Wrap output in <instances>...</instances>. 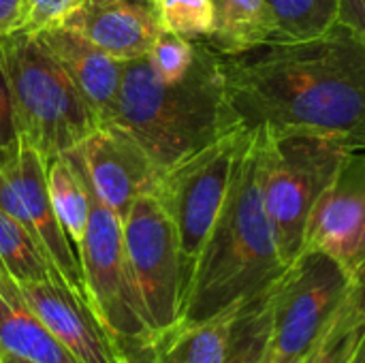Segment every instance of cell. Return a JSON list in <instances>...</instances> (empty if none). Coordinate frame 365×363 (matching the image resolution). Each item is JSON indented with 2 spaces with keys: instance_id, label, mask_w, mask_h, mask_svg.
Listing matches in <instances>:
<instances>
[{
  "instance_id": "6",
  "label": "cell",
  "mask_w": 365,
  "mask_h": 363,
  "mask_svg": "<svg viewBox=\"0 0 365 363\" xmlns=\"http://www.w3.org/2000/svg\"><path fill=\"white\" fill-rule=\"evenodd\" d=\"M349 274L329 255L304 248L272 289V327L265 363H302L353 291Z\"/></svg>"
},
{
  "instance_id": "27",
  "label": "cell",
  "mask_w": 365,
  "mask_h": 363,
  "mask_svg": "<svg viewBox=\"0 0 365 363\" xmlns=\"http://www.w3.org/2000/svg\"><path fill=\"white\" fill-rule=\"evenodd\" d=\"M19 128L15 118V105L13 94L9 86V77L0 58V152H6L15 145H19Z\"/></svg>"
},
{
  "instance_id": "26",
  "label": "cell",
  "mask_w": 365,
  "mask_h": 363,
  "mask_svg": "<svg viewBox=\"0 0 365 363\" xmlns=\"http://www.w3.org/2000/svg\"><path fill=\"white\" fill-rule=\"evenodd\" d=\"M28 2H30V19L24 30L30 32L62 26L83 4V0H28Z\"/></svg>"
},
{
  "instance_id": "23",
  "label": "cell",
  "mask_w": 365,
  "mask_h": 363,
  "mask_svg": "<svg viewBox=\"0 0 365 363\" xmlns=\"http://www.w3.org/2000/svg\"><path fill=\"white\" fill-rule=\"evenodd\" d=\"M272 327V291L244 304L233 319L225 363H265Z\"/></svg>"
},
{
  "instance_id": "34",
  "label": "cell",
  "mask_w": 365,
  "mask_h": 363,
  "mask_svg": "<svg viewBox=\"0 0 365 363\" xmlns=\"http://www.w3.org/2000/svg\"><path fill=\"white\" fill-rule=\"evenodd\" d=\"M0 363H2V359H0Z\"/></svg>"
},
{
  "instance_id": "24",
  "label": "cell",
  "mask_w": 365,
  "mask_h": 363,
  "mask_svg": "<svg viewBox=\"0 0 365 363\" xmlns=\"http://www.w3.org/2000/svg\"><path fill=\"white\" fill-rule=\"evenodd\" d=\"M156 19L163 30L190 41H203L214 26L212 0H154Z\"/></svg>"
},
{
  "instance_id": "33",
  "label": "cell",
  "mask_w": 365,
  "mask_h": 363,
  "mask_svg": "<svg viewBox=\"0 0 365 363\" xmlns=\"http://www.w3.org/2000/svg\"><path fill=\"white\" fill-rule=\"evenodd\" d=\"M2 363H32L26 362V359H19V357H13V355H0Z\"/></svg>"
},
{
  "instance_id": "28",
  "label": "cell",
  "mask_w": 365,
  "mask_h": 363,
  "mask_svg": "<svg viewBox=\"0 0 365 363\" xmlns=\"http://www.w3.org/2000/svg\"><path fill=\"white\" fill-rule=\"evenodd\" d=\"M30 19L28 0H0V39L24 30Z\"/></svg>"
},
{
  "instance_id": "3",
  "label": "cell",
  "mask_w": 365,
  "mask_h": 363,
  "mask_svg": "<svg viewBox=\"0 0 365 363\" xmlns=\"http://www.w3.org/2000/svg\"><path fill=\"white\" fill-rule=\"evenodd\" d=\"M113 124L148 152L160 173L244 128L227 96L222 56L205 41H195V62L173 83L154 73L148 56L126 60Z\"/></svg>"
},
{
  "instance_id": "1",
  "label": "cell",
  "mask_w": 365,
  "mask_h": 363,
  "mask_svg": "<svg viewBox=\"0 0 365 363\" xmlns=\"http://www.w3.org/2000/svg\"><path fill=\"white\" fill-rule=\"evenodd\" d=\"M222 75L246 131L310 133L365 150V43L342 24L317 39L222 56Z\"/></svg>"
},
{
  "instance_id": "5",
  "label": "cell",
  "mask_w": 365,
  "mask_h": 363,
  "mask_svg": "<svg viewBox=\"0 0 365 363\" xmlns=\"http://www.w3.org/2000/svg\"><path fill=\"white\" fill-rule=\"evenodd\" d=\"M261 193L280 255L291 265L306 246L314 205L338 175L351 148L310 133L257 131Z\"/></svg>"
},
{
  "instance_id": "35",
  "label": "cell",
  "mask_w": 365,
  "mask_h": 363,
  "mask_svg": "<svg viewBox=\"0 0 365 363\" xmlns=\"http://www.w3.org/2000/svg\"><path fill=\"white\" fill-rule=\"evenodd\" d=\"M302 363H304V362H302Z\"/></svg>"
},
{
  "instance_id": "17",
  "label": "cell",
  "mask_w": 365,
  "mask_h": 363,
  "mask_svg": "<svg viewBox=\"0 0 365 363\" xmlns=\"http://www.w3.org/2000/svg\"><path fill=\"white\" fill-rule=\"evenodd\" d=\"M214 26L203 39L220 56H240L274 43V17L265 0H212Z\"/></svg>"
},
{
  "instance_id": "18",
  "label": "cell",
  "mask_w": 365,
  "mask_h": 363,
  "mask_svg": "<svg viewBox=\"0 0 365 363\" xmlns=\"http://www.w3.org/2000/svg\"><path fill=\"white\" fill-rule=\"evenodd\" d=\"M240 310V308H237ZM225 312L207 321L175 323L152 338L158 363H225L231 342L235 312Z\"/></svg>"
},
{
  "instance_id": "8",
  "label": "cell",
  "mask_w": 365,
  "mask_h": 363,
  "mask_svg": "<svg viewBox=\"0 0 365 363\" xmlns=\"http://www.w3.org/2000/svg\"><path fill=\"white\" fill-rule=\"evenodd\" d=\"M88 195L90 223L79 252L88 304L115 340L148 342L154 334L145 321L137 285L126 259L122 220L98 199L90 182Z\"/></svg>"
},
{
  "instance_id": "29",
  "label": "cell",
  "mask_w": 365,
  "mask_h": 363,
  "mask_svg": "<svg viewBox=\"0 0 365 363\" xmlns=\"http://www.w3.org/2000/svg\"><path fill=\"white\" fill-rule=\"evenodd\" d=\"M338 24L349 28L361 43H365V0H340Z\"/></svg>"
},
{
  "instance_id": "30",
  "label": "cell",
  "mask_w": 365,
  "mask_h": 363,
  "mask_svg": "<svg viewBox=\"0 0 365 363\" xmlns=\"http://www.w3.org/2000/svg\"><path fill=\"white\" fill-rule=\"evenodd\" d=\"M122 351H124V357L126 363H158L156 362V355H154V347H152V340L148 342H124V340H118Z\"/></svg>"
},
{
  "instance_id": "19",
  "label": "cell",
  "mask_w": 365,
  "mask_h": 363,
  "mask_svg": "<svg viewBox=\"0 0 365 363\" xmlns=\"http://www.w3.org/2000/svg\"><path fill=\"white\" fill-rule=\"evenodd\" d=\"M47 190L60 227L64 229L77 259L90 223V195L83 167L75 152L45 163Z\"/></svg>"
},
{
  "instance_id": "2",
  "label": "cell",
  "mask_w": 365,
  "mask_h": 363,
  "mask_svg": "<svg viewBox=\"0 0 365 363\" xmlns=\"http://www.w3.org/2000/svg\"><path fill=\"white\" fill-rule=\"evenodd\" d=\"M287 267L261 193V137L248 131L227 199L184 291L180 321L197 323L237 310L272 291Z\"/></svg>"
},
{
  "instance_id": "25",
  "label": "cell",
  "mask_w": 365,
  "mask_h": 363,
  "mask_svg": "<svg viewBox=\"0 0 365 363\" xmlns=\"http://www.w3.org/2000/svg\"><path fill=\"white\" fill-rule=\"evenodd\" d=\"M148 60L163 81H180L186 77L195 62V41L160 28L150 47Z\"/></svg>"
},
{
  "instance_id": "20",
  "label": "cell",
  "mask_w": 365,
  "mask_h": 363,
  "mask_svg": "<svg viewBox=\"0 0 365 363\" xmlns=\"http://www.w3.org/2000/svg\"><path fill=\"white\" fill-rule=\"evenodd\" d=\"M0 274H6L17 285L60 280L32 235L15 218L0 210ZM64 285V282H62Z\"/></svg>"
},
{
  "instance_id": "22",
  "label": "cell",
  "mask_w": 365,
  "mask_h": 363,
  "mask_svg": "<svg viewBox=\"0 0 365 363\" xmlns=\"http://www.w3.org/2000/svg\"><path fill=\"white\" fill-rule=\"evenodd\" d=\"M365 334V289L353 287L329 329L321 336L304 363H349Z\"/></svg>"
},
{
  "instance_id": "13",
  "label": "cell",
  "mask_w": 365,
  "mask_h": 363,
  "mask_svg": "<svg viewBox=\"0 0 365 363\" xmlns=\"http://www.w3.org/2000/svg\"><path fill=\"white\" fill-rule=\"evenodd\" d=\"M17 291L26 306L79 363H126L113 334L101 323L90 304L66 285L58 280L21 282Z\"/></svg>"
},
{
  "instance_id": "16",
  "label": "cell",
  "mask_w": 365,
  "mask_h": 363,
  "mask_svg": "<svg viewBox=\"0 0 365 363\" xmlns=\"http://www.w3.org/2000/svg\"><path fill=\"white\" fill-rule=\"evenodd\" d=\"M0 355L32 363H79L26 306L6 274H0Z\"/></svg>"
},
{
  "instance_id": "21",
  "label": "cell",
  "mask_w": 365,
  "mask_h": 363,
  "mask_svg": "<svg viewBox=\"0 0 365 363\" xmlns=\"http://www.w3.org/2000/svg\"><path fill=\"white\" fill-rule=\"evenodd\" d=\"M274 17V43L317 39L338 24L340 0H265Z\"/></svg>"
},
{
  "instance_id": "31",
  "label": "cell",
  "mask_w": 365,
  "mask_h": 363,
  "mask_svg": "<svg viewBox=\"0 0 365 363\" xmlns=\"http://www.w3.org/2000/svg\"><path fill=\"white\" fill-rule=\"evenodd\" d=\"M349 363H365V334L361 342H359V347H357V351H355V355H353V359Z\"/></svg>"
},
{
  "instance_id": "10",
  "label": "cell",
  "mask_w": 365,
  "mask_h": 363,
  "mask_svg": "<svg viewBox=\"0 0 365 363\" xmlns=\"http://www.w3.org/2000/svg\"><path fill=\"white\" fill-rule=\"evenodd\" d=\"M329 255L365 289V150H353L312 210L306 246Z\"/></svg>"
},
{
  "instance_id": "4",
  "label": "cell",
  "mask_w": 365,
  "mask_h": 363,
  "mask_svg": "<svg viewBox=\"0 0 365 363\" xmlns=\"http://www.w3.org/2000/svg\"><path fill=\"white\" fill-rule=\"evenodd\" d=\"M19 139L43 160L75 152L98 126V118L68 73L30 30L0 39Z\"/></svg>"
},
{
  "instance_id": "15",
  "label": "cell",
  "mask_w": 365,
  "mask_h": 363,
  "mask_svg": "<svg viewBox=\"0 0 365 363\" xmlns=\"http://www.w3.org/2000/svg\"><path fill=\"white\" fill-rule=\"evenodd\" d=\"M62 26L122 62L148 56L160 30L154 13L128 0H83Z\"/></svg>"
},
{
  "instance_id": "12",
  "label": "cell",
  "mask_w": 365,
  "mask_h": 363,
  "mask_svg": "<svg viewBox=\"0 0 365 363\" xmlns=\"http://www.w3.org/2000/svg\"><path fill=\"white\" fill-rule=\"evenodd\" d=\"M0 163L4 173L9 175L13 188L19 195V201L26 212V229L32 235V240L38 244L41 252L49 261V265L56 270L60 280L83 302H88L86 282L81 263L60 227L49 190H47V173H45V160L43 156L19 141V145L0 152Z\"/></svg>"
},
{
  "instance_id": "9",
  "label": "cell",
  "mask_w": 365,
  "mask_h": 363,
  "mask_svg": "<svg viewBox=\"0 0 365 363\" xmlns=\"http://www.w3.org/2000/svg\"><path fill=\"white\" fill-rule=\"evenodd\" d=\"M126 259L152 334L180 321L182 261L175 225L156 195L133 201L122 220Z\"/></svg>"
},
{
  "instance_id": "11",
  "label": "cell",
  "mask_w": 365,
  "mask_h": 363,
  "mask_svg": "<svg viewBox=\"0 0 365 363\" xmlns=\"http://www.w3.org/2000/svg\"><path fill=\"white\" fill-rule=\"evenodd\" d=\"M75 154L92 190L120 220L137 197L158 190L163 173L148 152L115 124L98 126Z\"/></svg>"
},
{
  "instance_id": "14",
  "label": "cell",
  "mask_w": 365,
  "mask_h": 363,
  "mask_svg": "<svg viewBox=\"0 0 365 363\" xmlns=\"http://www.w3.org/2000/svg\"><path fill=\"white\" fill-rule=\"evenodd\" d=\"M45 49L68 73L79 88L101 126H109L118 113V96L122 86L124 62L105 53L79 32L66 26H53L34 32Z\"/></svg>"
},
{
  "instance_id": "7",
  "label": "cell",
  "mask_w": 365,
  "mask_h": 363,
  "mask_svg": "<svg viewBox=\"0 0 365 363\" xmlns=\"http://www.w3.org/2000/svg\"><path fill=\"white\" fill-rule=\"evenodd\" d=\"M246 128L231 131L160 175L156 197L169 212L180 244L182 300L201 248L222 210Z\"/></svg>"
},
{
  "instance_id": "32",
  "label": "cell",
  "mask_w": 365,
  "mask_h": 363,
  "mask_svg": "<svg viewBox=\"0 0 365 363\" xmlns=\"http://www.w3.org/2000/svg\"><path fill=\"white\" fill-rule=\"evenodd\" d=\"M128 2H133V4H137V6H141V9H145V11H150V13H154V15H156L154 0H128Z\"/></svg>"
}]
</instances>
